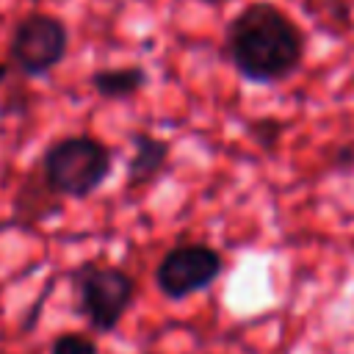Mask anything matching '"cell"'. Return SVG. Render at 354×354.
<instances>
[{"label": "cell", "mask_w": 354, "mask_h": 354, "mask_svg": "<svg viewBox=\"0 0 354 354\" xmlns=\"http://www.w3.org/2000/svg\"><path fill=\"white\" fill-rule=\"evenodd\" d=\"M304 14L329 36H346L354 28L348 0H304Z\"/></svg>", "instance_id": "ba28073f"}, {"label": "cell", "mask_w": 354, "mask_h": 354, "mask_svg": "<svg viewBox=\"0 0 354 354\" xmlns=\"http://www.w3.org/2000/svg\"><path fill=\"white\" fill-rule=\"evenodd\" d=\"M252 133H254L260 141H268V144H271V141L279 136V124H277L274 119H260V122L252 127Z\"/></svg>", "instance_id": "30bf717a"}, {"label": "cell", "mask_w": 354, "mask_h": 354, "mask_svg": "<svg viewBox=\"0 0 354 354\" xmlns=\"http://www.w3.org/2000/svg\"><path fill=\"white\" fill-rule=\"evenodd\" d=\"M6 75H8V66H6V64H0V83L6 80Z\"/></svg>", "instance_id": "8fae6325"}, {"label": "cell", "mask_w": 354, "mask_h": 354, "mask_svg": "<svg viewBox=\"0 0 354 354\" xmlns=\"http://www.w3.org/2000/svg\"><path fill=\"white\" fill-rule=\"evenodd\" d=\"M130 144H133V158L127 166V177L133 185H144V183L155 180L158 171L166 166L169 144L155 136H147V133H133Z\"/></svg>", "instance_id": "8992f818"}, {"label": "cell", "mask_w": 354, "mask_h": 354, "mask_svg": "<svg viewBox=\"0 0 354 354\" xmlns=\"http://www.w3.org/2000/svg\"><path fill=\"white\" fill-rule=\"evenodd\" d=\"M147 83L144 66H116V69H97L91 75V88L105 100H127L138 94Z\"/></svg>", "instance_id": "52a82bcc"}, {"label": "cell", "mask_w": 354, "mask_h": 354, "mask_svg": "<svg viewBox=\"0 0 354 354\" xmlns=\"http://www.w3.org/2000/svg\"><path fill=\"white\" fill-rule=\"evenodd\" d=\"M66 47H69L66 25L53 14L33 11L14 25L8 55L22 75L39 77V75L53 72L64 61Z\"/></svg>", "instance_id": "3957f363"}, {"label": "cell", "mask_w": 354, "mask_h": 354, "mask_svg": "<svg viewBox=\"0 0 354 354\" xmlns=\"http://www.w3.org/2000/svg\"><path fill=\"white\" fill-rule=\"evenodd\" d=\"M221 274V257L210 246L185 243L174 246L155 268V282L169 299L191 296L207 288Z\"/></svg>", "instance_id": "5b68a950"}, {"label": "cell", "mask_w": 354, "mask_h": 354, "mask_svg": "<svg viewBox=\"0 0 354 354\" xmlns=\"http://www.w3.org/2000/svg\"><path fill=\"white\" fill-rule=\"evenodd\" d=\"M136 282L122 268H86L80 279V313L97 332H111L130 307Z\"/></svg>", "instance_id": "277c9868"}, {"label": "cell", "mask_w": 354, "mask_h": 354, "mask_svg": "<svg viewBox=\"0 0 354 354\" xmlns=\"http://www.w3.org/2000/svg\"><path fill=\"white\" fill-rule=\"evenodd\" d=\"M304 30L274 3H246L224 30V53L235 72L257 86L288 80L304 61Z\"/></svg>", "instance_id": "6da1fadb"}, {"label": "cell", "mask_w": 354, "mask_h": 354, "mask_svg": "<svg viewBox=\"0 0 354 354\" xmlns=\"http://www.w3.org/2000/svg\"><path fill=\"white\" fill-rule=\"evenodd\" d=\"M111 174V152L88 138L69 136L44 152V180L53 191L66 196H88Z\"/></svg>", "instance_id": "7a4b0ae2"}, {"label": "cell", "mask_w": 354, "mask_h": 354, "mask_svg": "<svg viewBox=\"0 0 354 354\" xmlns=\"http://www.w3.org/2000/svg\"><path fill=\"white\" fill-rule=\"evenodd\" d=\"M53 354H97V343L86 335H61L53 343Z\"/></svg>", "instance_id": "9c48e42d"}]
</instances>
